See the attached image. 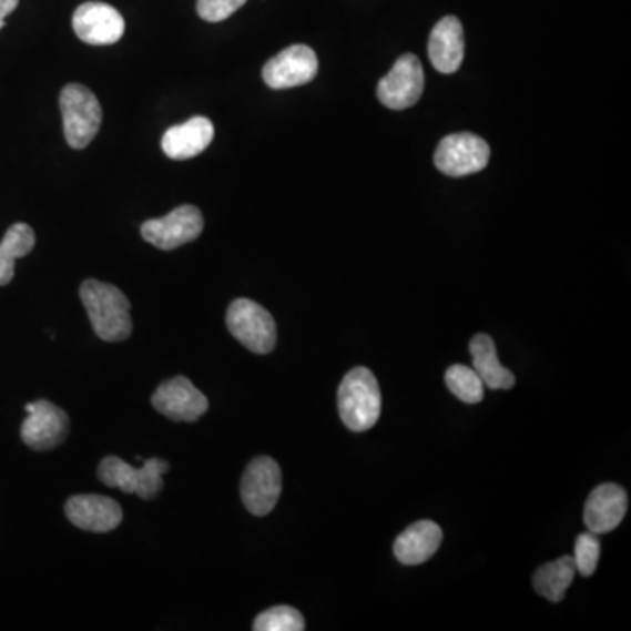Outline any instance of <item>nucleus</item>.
Wrapping results in <instances>:
<instances>
[{
  "label": "nucleus",
  "instance_id": "6e6552de",
  "mask_svg": "<svg viewBox=\"0 0 631 631\" xmlns=\"http://www.w3.org/2000/svg\"><path fill=\"white\" fill-rule=\"evenodd\" d=\"M425 90V71L415 54H401L394 69L377 84V96L385 108L401 111L418 104Z\"/></svg>",
  "mask_w": 631,
  "mask_h": 631
},
{
  "label": "nucleus",
  "instance_id": "1a4fd4ad",
  "mask_svg": "<svg viewBox=\"0 0 631 631\" xmlns=\"http://www.w3.org/2000/svg\"><path fill=\"white\" fill-rule=\"evenodd\" d=\"M283 491V474L271 456H258L247 465L241 481L244 506L255 516H267L274 510Z\"/></svg>",
  "mask_w": 631,
  "mask_h": 631
},
{
  "label": "nucleus",
  "instance_id": "f257e3e1",
  "mask_svg": "<svg viewBox=\"0 0 631 631\" xmlns=\"http://www.w3.org/2000/svg\"><path fill=\"white\" fill-rule=\"evenodd\" d=\"M80 297L99 339L105 343L129 339L132 335V318L129 298L122 289L89 279L81 285Z\"/></svg>",
  "mask_w": 631,
  "mask_h": 631
},
{
  "label": "nucleus",
  "instance_id": "423d86ee",
  "mask_svg": "<svg viewBox=\"0 0 631 631\" xmlns=\"http://www.w3.org/2000/svg\"><path fill=\"white\" fill-rule=\"evenodd\" d=\"M489 155L491 151L485 139L470 132H460L440 141L435 151V167L446 176H470L488 165Z\"/></svg>",
  "mask_w": 631,
  "mask_h": 631
},
{
  "label": "nucleus",
  "instance_id": "393cba45",
  "mask_svg": "<svg viewBox=\"0 0 631 631\" xmlns=\"http://www.w3.org/2000/svg\"><path fill=\"white\" fill-rule=\"evenodd\" d=\"M247 0H197V13L202 20L217 23L231 18Z\"/></svg>",
  "mask_w": 631,
  "mask_h": 631
},
{
  "label": "nucleus",
  "instance_id": "39448f33",
  "mask_svg": "<svg viewBox=\"0 0 631 631\" xmlns=\"http://www.w3.org/2000/svg\"><path fill=\"white\" fill-rule=\"evenodd\" d=\"M169 469L171 465L162 458H150L141 469H134L122 458L108 456L99 465V479L109 488L122 489L123 493H134L143 500H151L162 491V476Z\"/></svg>",
  "mask_w": 631,
  "mask_h": 631
},
{
  "label": "nucleus",
  "instance_id": "f8f14e48",
  "mask_svg": "<svg viewBox=\"0 0 631 631\" xmlns=\"http://www.w3.org/2000/svg\"><path fill=\"white\" fill-rule=\"evenodd\" d=\"M75 35L92 47H109L125 34V20L113 6L84 2L72 14Z\"/></svg>",
  "mask_w": 631,
  "mask_h": 631
},
{
  "label": "nucleus",
  "instance_id": "a211bd4d",
  "mask_svg": "<svg viewBox=\"0 0 631 631\" xmlns=\"http://www.w3.org/2000/svg\"><path fill=\"white\" fill-rule=\"evenodd\" d=\"M442 543V530L434 521H418L401 531L395 540L394 552L397 560L407 567L425 563Z\"/></svg>",
  "mask_w": 631,
  "mask_h": 631
},
{
  "label": "nucleus",
  "instance_id": "b1692460",
  "mask_svg": "<svg viewBox=\"0 0 631 631\" xmlns=\"http://www.w3.org/2000/svg\"><path fill=\"white\" fill-rule=\"evenodd\" d=\"M573 563L576 570L581 573L582 578H590L593 576L600 560V540L593 531H586L581 533L576 540V548H573Z\"/></svg>",
  "mask_w": 631,
  "mask_h": 631
},
{
  "label": "nucleus",
  "instance_id": "ddd939ff",
  "mask_svg": "<svg viewBox=\"0 0 631 631\" xmlns=\"http://www.w3.org/2000/svg\"><path fill=\"white\" fill-rule=\"evenodd\" d=\"M69 428L71 423L65 410L51 401L38 400L34 401V409L30 410L21 425V439L30 449L48 451L68 439Z\"/></svg>",
  "mask_w": 631,
  "mask_h": 631
},
{
  "label": "nucleus",
  "instance_id": "2eb2a0df",
  "mask_svg": "<svg viewBox=\"0 0 631 631\" xmlns=\"http://www.w3.org/2000/svg\"><path fill=\"white\" fill-rule=\"evenodd\" d=\"M628 510V497L614 482L597 486L586 500L584 523L597 536L609 533L621 525Z\"/></svg>",
  "mask_w": 631,
  "mask_h": 631
},
{
  "label": "nucleus",
  "instance_id": "9d476101",
  "mask_svg": "<svg viewBox=\"0 0 631 631\" xmlns=\"http://www.w3.org/2000/svg\"><path fill=\"white\" fill-rule=\"evenodd\" d=\"M318 57L306 44H293L265 63L264 81L274 90L295 89L311 83L318 74Z\"/></svg>",
  "mask_w": 631,
  "mask_h": 631
},
{
  "label": "nucleus",
  "instance_id": "412c9836",
  "mask_svg": "<svg viewBox=\"0 0 631 631\" xmlns=\"http://www.w3.org/2000/svg\"><path fill=\"white\" fill-rule=\"evenodd\" d=\"M34 246V231L26 223H17L6 232L0 243V286L11 283L14 277V262L29 255Z\"/></svg>",
  "mask_w": 631,
  "mask_h": 631
},
{
  "label": "nucleus",
  "instance_id": "5701e85b",
  "mask_svg": "<svg viewBox=\"0 0 631 631\" xmlns=\"http://www.w3.org/2000/svg\"><path fill=\"white\" fill-rule=\"evenodd\" d=\"M255 631H302L306 630V621L297 609L288 605L272 607L262 612L253 624Z\"/></svg>",
  "mask_w": 631,
  "mask_h": 631
},
{
  "label": "nucleus",
  "instance_id": "f03ea898",
  "mask_svg": "<svg viewBox=\"0 0 631 631\" xmlns=\"http://www.w3.org/2000/svg\"><path fill=\"white\" fill-rule=\"evenodd\" d=\"M337 406L340 419L349 430H370L379 421L383 406L376 376L368 368H353L340 383Z\"/></svg>",
  "mask_w": 631,
  "mask_h": 631
},
{
  "label": "nucleus",
  "instance_id": "dca6fc26",
  "mask_svg": "<svg viewBox=\"0 0 631 631\" xmlns=\"http://www.w3.org/2000/svg\"><path fill=\"white\" fill-rule=\"evenodd\" d=\"M428 57L431 65L442 74H455L461 68L465 57V35L458 18H442L434 27L428 41Z\"/></svg>",
  "mask_w": 631,
  "mask_h": 631
},
{
  "label": "nucleus",
  "instance_id": "a878e982",
  "mask_svg": "<svg viewBox=\"0 0 631 631\" xmlns=\"http://www.w3.org/2000/svg\"><path fill=\"white\" fill-rule=\"evenodd\" d=\"M20 4V0H0V30L4 29L6 18L13 13Z\"/></svg>",
  "mask_w": 631,
  "mask_h": 631
},
{
  "label": "nucleus",
  "instance_id": "4468645a",
  "mask_svg": "<svg viewBox=\"0 0 631 631\" xmlns=\"http://www.w3.org/2000/svg\"><path fill=\"white\" fill-rule=\"evenodd\" d=\"M65 515L74 527L95 533L114 530L123 519L120 503L102 495H78L69 498Z\"/></svg>",
  "mask_w": 631,
  "mask_h": 631
},
{
  "label": "nucleus",
  "instance_id": "f3484780",
  "mask_svg": "<svg viewBox=\"0 0 631 631\" xmlns=\"http://www.w3.org/2000/svg\"><path fill=\"white\" fill-rule=\"evenodd\" d=\"M214 139V125L204 116H195L181 125L171 126L162 139V150L169 159L190 160L207 150Z\"/></svg>",
  "mask_w": 631,
  "mask_h": 631
},
{
  "label": "nucleus",
  "instance_id": "9b49d317",
  "mask_svg": "<svg viewBox=\"0 0 631 631\" xmlns=\"http://www.w3.org/2000/svg\"><path fill=\"white\" fill-rule=\"evenodd\" d=\"M153 407L172 421H197L210 409V400L192 380L177 376L165 380L153 394Z\"/></svg>",
  "mask_w": 631,
  "mask_h": 631
},
{
  "label": "nucleus",
  "instance_id": "0eeeda50",
  "mask_svg": "<svg viewBox=\"0 0 631 631\" xmlns=\"http://www.w3.org/2000/svg\"><path fill=\"white\" fill-rule=\"evenodd\" d=\"M204 231V216L195 205H180L177 210L159 220H150L141 226L144 241L153 246L172 252L184 244L193 243Z\"/></svg>",
  "mask_w": 631,
  "mask_h": 631
},
{
  "label": "nucleus",
  "instance_id": "20e7f679",
  "mask_svg": "<svg viewBox=\"0 0 631 631\" xmlns=\"http://www.w3.org/2000/svg\"><path fill=\"white\" fill-rule=\"evenodd\" d=\"M226 326L238 343L256 355H268L276 347V322L265 307L250 298L232 302L226 311Z\"/></svg>",
  "mask_w": 631,
  "mask_h": 631
},
{
  "label": "nucleus",
  "instance_id": "7ed1b4c3",
  "mask_svg": "<svg viewBox=\"0 0 631 631\" xmlns=\"http://www.w3.org/2000/svg\"><path fill=\"white\" fill-rule=\"evenodd\" d=\"M63 134L72 150H84L99 134L102 125L101 102L83 84H68L60 93Z\"/></svg>",
  "mask_w": 631,
  "mask_h": 631
},
{
  "label": "nucleus",
  "instance_id": "aec40b11",
  "mask_svg": "<svg viewBox=\"0 0 631 631\" xmlns=\"http://www.w3.org/2000/svg\"><path fill=\"white\" fill-rule=\"evenodd\" d=\"M576 572L578 570L572 557L558 558L537 570L533 576V588L540 597L548 598L549 602H561L576 578Z\"/></svg>",
  "mask_w": 631,
  "mask_h": 631
},
{
  "label": "nucleus",
  "instance_id": "4be33fe9",
  "mask_svg": "<svg viewBox=\"0 0 631 631\" xmlns=\"http://www.w3.org/2000/svg\"><path fill=\"white\" fill-rule=\"evenodd\" d=\"M446 385L465 404H479L485 398V383L474 368L452 365L446 370Z\"/></svg>",
  "mask_w": 631,
  "mask_h": 631
},
{
  "label": "nucleus",
  "instance_id": "6ab92c4d",
  "mask_svg": "<svg viewBox=\"0 0 631 631\" xmlns=\"http://www.w3.org/2000/svg\"><path fill=\"white\" fill-rule=\"evenodd\" d=\"M474 370L479 374L485 386L491 389H510L516 385L515 374L498 360L497 347L488 334H477L469 344Z\"/></svg>",
  "mask_w": 631,
  "mask_h": 631
}]
</instances>
